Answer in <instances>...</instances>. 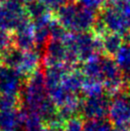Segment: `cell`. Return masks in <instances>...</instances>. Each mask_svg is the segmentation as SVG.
Segmentation results:
<instances>
[{
	"instance_id": "ac0fdd59",
	"label": "cell",
	"mask_w": 130,
	"mask_h": 131,
	"mask_svg": "<svg viewBox=\"0 0 130 131\" xmlns=\"http://www.w3.org/2000/svg\"><path fill=\"white\" fill-rule=\"evenodd\" d=\"M114 126L108 119L86 120L83 131H113Z\"/></svg>"
},
{
	"instance_id": "7c38bea8",
	"label": "cell",
	"mask_w": 130,
	"mask_h": 131,
	"mask_svg": "<svg viewBox=\"0 0 130 131\" xmlns=\"http://www.w3.org/2000/svg\"><path fill=\"white\" fill-rule=\"evenodd\" d=\"M116 64L123 73L124 88L130 89V44L123 43L119 52L114 57Z\"/></svg>"
},
{
	"instance_id": "f546056e",
	"label": "cell",
	"mask_w": 130,
	"mask_h": 131,
	"mask_svg": "<svg viewBox=\"0 0 130 131\" xmlns=\"http://www.w3.org/2000/svg\"><path fill=\"white\" fill-rule=\"evenodd\" d=\"M110 1H111L112 3H118V2H120L121 0H110Z\"/></svg>"
},
{
	"instance_id": "83f0119b",
	"label": "cell",
	"mask_w": 130,
	"mask_h": 131,
	"mask_svg": "<svg viewBox=\"0 0 130 131\" xmlns=\"http://www.w3.org/2000/svg\"><path fill=\"white\" fill-rule=\"evenodd\" d=\"M14 1H16V2H18L19 4H21V5H23V6L25 7L27 4L31 3V2L35 1V0H14Z\"/></svg>"
},
{
	"instance_id": "5b68a950",
	"label": "cell",
	"mask_w": 130,
	"mask_h": 131,
	"mask_svg": "<svg viewBox=\"0 0 130 131\" xmlns=\"http://www.w3.org/2000/svg\"><path fill=\"white\" fill-rule=\"evenodd\" d=\"M100 18L109 33H115L123 37L129 32L123 15L116 3H107L100 12Z\"/></svg>"
},
{
	"instance_id": "484cf974",
	"label": "cell",
	"mask_w": 130,
	"mask_h": 131,
	"mask_svg": "<svg viewBox=\"0 0 130 131\" xmlns=\"http://www.w3.org/2000/svg\"><path fill=\"white\" fill-rule=\"evenodd\" d=\"M50 12H57L68 2V0H39Z\"/></svg>"
},
{
	"instance_id": "6da1fadb",
	"label": "cell",
	"mask_w": 130,
	"mask_h": 131,
	"mask_svg": "<svg viewBox=\"0 0 130 131\" xmlns=\"http://www.w3.org/2000/svg\"><path fill=\"white\" fill-rule=\"evenodd\" d=\"M56 18L69 33L79 34L90 32L98 16L97 13L70 1L56 13Z\"/></svg>"
},
{
	"instance_id": "4316f807",
	"label": "cell",
	"mask_w": 130,
	"mask_h": 131,
	"mask_svg": "<svg viewBox=\"0 0 130 131\" xmlns=\"http://www.w3.org/2000/svg\"><path fill=\"white\" fill-rule=\"evenodd\" d=\"M43 131H64V124L58 120L45 124Z\"/></svg>"
},
{
	"instance_id": "603a6c76",
	"label": "cell",
	"mask_w": 130,
	"mask_h": 131,
	"mask_svg": "<svg viewBox=\"0 0 130 131\" xmlns=\"http://www.w3.org/2000/svg\"><path fill=\"white\" fill-rule=\"evenodd\" d=\"M77 3L87 10L100 13L107 4V0H77Z\"/></svg>"
},
{
	"instance_id": "1f68e13d",
	"label": "cell",
	"mask_w": 130,
	"mask_h": 131,
	"mask_svg": "<svg viewBox=\"0 0 130 131\" xmlns=\"http://www.w3.org/2000/svg\"><path fill=\"white\" fill-rule=\"evenodd\" d=\"M128 131H130V128H129V129H128Z\"/></svg>"
},
{
	"instance_id": "277c9868",
	"label": "cell",
	"mask_w": 130,
	"mask_h": 131,
	"mask_svg": "<svg viewBox=\"0 0 130 131\" xmlns=\"http://www.w3.org/2000/svg\"><path fill=\"white\" fill-rule=\"evenodd\" d=\"M115 128H130V90L123 89L110 100L108 117Z\"/></svg>"
},
{
	"instance_id": "30bf717a",
	"label": "cell",
	"mask_w": 130,
	"mask_h": 131,
	"mask_svg": "<svg viewBox=\"0 0 130 131\" xmlns=\"http://www.w3.org/2000/svg\"><path fill=\"white\" fill-rule=\"evenodd\" d=\"M41 64H42V56L39 51L36 50L22 51L21 57L15 70L23 78L28 79L34 73H36L37 70H39V66Z\"/></svg>"
},
{
	"instance_id": "52a82bcc",
	"label": "cell",
	"mask_w": 130,
	"mask_h": 131,
	"mask_svg": "<svg viewBox=\"0 0 130 131\" xmlns=\"http://www.w3.org/2000/svg\"><path fill=\"white\" fill-rule=\"evenodd\" d=\"M23 79L15 69L0 63V95L19 97L24 85Z\"/></svg>"
},
{
	"instance_id": "2e32d148",
	"label": "cell",
	"mask_w": 130,
	"mask_h": 131,
	"mask_svg": "<svg viewBox=\"0 0 130 131\" xmlns=\"http://www.w3.org/2000/svg\"><path fill=\"white\" fill-rule=\"evenodd\" d=\"M81 93L84 95V98H86V97H95V96L104 94L105 91L104 87L101 81L89 80L85 78L82 89H81Z\"/></svg>"
},
{
	"instance_id": "7402d4cb",
	"label": "cell",
	"mask_w": 130,
	"mask_h": 131,
	"mask_svg": "<svg viewBox=\"0 0 130 131\" xmlns=\"http://www.w3.org/2000/svg\"><path fill=\"white\" fill-rule=\"evenodd\" d=\"M20 107V99L17 96L0 95V111Z\"/></svg>"
},
{
	"instance_id": "4fadbf2b",
	"label": "cell",
	"mask_w": 130,
	"mask_h": 131,
	"mask_svg": "<svg viewBox=\"0 0 130 131\" xmlns=\"http://www.w3.org/2000/svg\"><path fill=\"white\" fill-rule=\"evenodd\" d=\"M101 38L102 50L106 57L113 58L119 52L121 47L123 45V38L122 36L115 33H107Z\"/></svg>"
},
{
	"instance_id": "e0dca14e",
	"label": "cell",
	"mask_w": 130,
	"mask_h": 131,
	"mask_svg": "<svg viewBox=\"0 0 130 131\" xmlns=\"http://www.w3.org/2000/svg\"><path fill=\"white\" fill-rule=\"evenodd\" d=\"M25 11L27 15L31 18L32 21L37 18H40V17L51 13L39 0H35L31 3L27 4L25 6Z\"/></svg>"
},
{
	"instance_id": "8992f818",
	"label": "cell",
	"mask_w": 130,
	"mask_h": 131,
	"mask_svg": "<svg viewBox=\"0 0 130 131\" xmlns=\"http://www.w3.org/2000/svg\"><path fill=\"white\" fill-rule=\"evenodd\" d=\"M110 100L108 96L104 94L86 97L81 102V116L86 120H98V119H106L108 117Z\"/></svg>"
},
{
	"instance_id": "9c48e42d",
	"label": "cell",
	"mask_w": 130,
	"mask_h": 131,
	"mask_svg": "<svg viewBox=\"0 0 130 131\" xmlns=\"http://www.w3.org/2000/svg\"><path fill=\"white\" fill-rule=\"evenodd\" d=\"M27 115L21 107L0 111V131H21Z\"/></svg>"
},
{
	"instance_id": "cb8c5ba5",
	"label": "cell",
	"mask_w": 130,
	"mask_h": 131,
	"mask_svg": "<svg viewBox=\"0 0 130 131\" xmlns=\"http://www.w3.org/2000/svg\"><path fill=\"white\" fill-rule=\"evenodd\" d=\"M84 122L80 116L73 117L64 123V131H83Z\"/></svg>"
},
{
	"instance_id": "4dcf8cb0",
	"label": "cell",
	"mask_w": 130,
	"mask_h": 131,
	"mask_svg": "<svg viewBox=\"0 0 130 131\" xmlns=\"http://www.w3.org/2000/svg\"><path fill=\"white\" fill-rule=\"evenodd\" d=\"M6 0H0V3H3V2H5Z\"/></svg>"
},
{
	"instance_id": "3957f363",
	"label": "cell",
	"mask_w": 130,
	"mask_h": 131,
	"mask_svg": "<svg viewBox=\"0 0 130 131\" xmlns=\"http://www.w3.org/2000/svg\"><path fill=\"white\" fill-rule=\"evenodd\" d=\"M63 42L78 61H81L82 63L91 58L103 54L101 38L96 37L90 32L69 33Z\"/></svg>"
},
{
	"instance_id": "d4e9b609",
	"label": "cell",
	"mask_w": 130,
	"mask_h": 131,
	"mask_svg": "<svg viewBox=\"0 0 130 131\" xmlns=\"http://www.w3.org/2000/svg\"><path fill=\"white\" fill-rule=\"evenodd\" d=\"M116 4L118 5L122 14L123 15V17L126 21L127 27L130 32V0H121Z\"/></svg>"
},
{
	"instance_id": "5bb4252c",
	"label": "cell",
	"mask_w": 130,
	"mask_h": 131,
	"mask_svg": "<svg viewBox=\"0 0 130 131\" xmlns=\"http://www.w3.org/2000/svg\"><path fill=\"white\" fill-rule=\"evenodd\" d=\"M84 80H85V77L82 72L80 70L74 68L67 74V76L64 78L61 84L71 93L79 95V93L81 92Z\"/></svg>"
},
{
	"instance_id": "9a60e30c",
	"label": "cell",
	"mask_w": 130,
	"mask_h": 131,
	"mask_svg": "<svg viewBox=\"0 0 130 131\" xmlns=\"http://www.w3.org/2000/svg\"><path fill=\"white\" fill-rule=\"evenodd\" d=\"M101 58L102 56H96L82 63L80 71L86 79L101 82Z\"/></svg>"
},
{
	"instance_id": "ffe728a7",
	"label": "cell",
	"mask_w": 130,
	"mask_h": 131,
	"mask_svg": "<svg viewBox=\"0 0 130 131\" xmlns=\"http://www.w3.org/2000/svg\"><path fill=\"white\" fill-rule=\"evenodd\" d=\"M14 47L15 41L13 32L0 30V58Z\"/></svg>"
},
{
	"instance_id": "44dd1931",
	"label": "cell",
	"mask_w": 130,
	"mask_h": 131,
	"mask_svg": "<svg viewBox=\"0 0 130 131\" xmlns=\"http://www.w3.org/2000/svg\"><path fill=\"white\" fill-rule=\"evenodd\" d=\"M69 35V32L57 20L56 17L52 20L50 24V38L59 41H64Z\"/></svg>"
},
{
	"instance_id": "ba28073f",
	"label": "cell",
	"mask_w": 130,
	"mask_h": 131,
	"mask_svg": "<svg viewBox=\"0 0 130 131\" xmlns=\"http://www.w3.org/2000/svg\"><path fill=\"white\" fill-rule=\"evenodd\" d=\"M13 34L15 48L21 51L35 50L36 44L34 33V25L30 17L23 20Z\"/></svg>"
},
{
	"instance_id": "7a4b0ae2",
	"label": "cell",
	"mask_w": 130,
	"mask_h": 131,
	"mask_svg": "<svg viewBox=\"0 0 130 131\" xmlns=\"http://www.w3.org/2000/svg\"><path fill=\"white\" fill-rule=\"evenodd\" d=\"M48 97L44 73L39 69L26 79L19 95L20 107L29 114H36L40 105Z\"/></svg>"
},
{
	"instance_id": "8fae6325",
	"label": "cell",
	"mask_w": 130,
	"mask_h": 131,
	"mask_svg": "<svg viewBox=\"0 0 130 131\" xmlns=\"http://www.w3.org/2000/svg\"><path fill=\"white\" fill-rule=\"evenodd\" d=\"M73 69L74 67L69 66L67 64H57V65L45 67L43 73L46 88L49 89V88L61 84L64 78L67 76V74Z\"/></svg>"
},
{
	"instance_id": "f1b7e54d",
	"label": "cell",
	"mask_w": 130,
	"mask_h": 131,
	"mask_svg": "<svg viewBox=\"0 0 130 131\" xmlns=\"http://www.w3.org/2000/svg\"><path fill=\"white\" fill-rule=\"evenodd\" d=\"M113 131H128V130H125V129H121V128H115L114 127V130Z\"/></svg>"
},
{
	"instance_id": "d6986e66",
	"label": "cell",
	"mask_w": 130,
	"mask_h": 131,
	"mask_svg": "<svg viewBox=\"0 0 130 131\" xmlns=\"http://www.w3.org/2000/svg\"><path fill=\"white\" fill-rule=\"evenodd\" d=\"M45 124L36 114L27 115L21 131H43Z\"/></svg>"
}]
</instances>
